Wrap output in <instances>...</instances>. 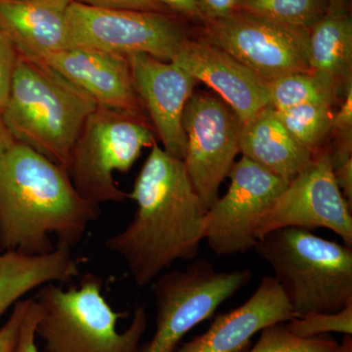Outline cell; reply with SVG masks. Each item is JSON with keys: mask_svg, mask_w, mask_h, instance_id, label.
Here are the masks:
<instances>
[{"mask_svg": "<svg viewBox=\"0 0 352 352\" xmlns=\"http://www.w3.org/2000/svg\"><path fill=\"white\" fill-rule=\"evenodd\" d=\"M129 198L138 204L133 219L105 247L124 259L134 283L143 288L175 261L198 256L205 210L182 160L157 142Z\"/></svg>", "mask_w": 352, "mask_h": 352, "instance_id": "cell-1", "label": "cell"}, {"mask_svg": "<svg viewBox=\"0 0 352 352\" xmlns=\"http://www.w3.org/2000/svg\"><path fill=\"white\" fill-rule=\"evenodd\" d=\"M100 208L78 193L68 171L17 142L0 155V251L41 256L73 248Z\"/></svg>", "mask_w": 352, "mask_h": 352, "instance_id": "cell-2", "label": "cell"}, {"mask_svg": "<svg viewBox=\"0 0 352 352\" xmlns=\"http://www.w3.org/2000/svg\"><path fill=\"white\" fill-rule=\"evenodd\" d=\"M97 107L54 69L20 55L1 116L17 142L67 170L76 138Z\"/></svg>", "mask_w": 352, "mask_h": 352, "instance_id": "cell-3", "label": "cell"}, {"mask_svg": "<svg viewBox=\"0 0 352 352\" xmlns=\"http://www.w3.org/2000/svg\"><path fill=\"white\" fill-rule=\"evenodd\" d=\"M275 273L295 317L337 314L352 302V248L309 229L286 227L254 248Z\"/></svg>", "mask_w": 352, "mask_h": 352, "instance_id": "cell-4", "label": "cell"}, {"mask_svg": "<svg viewBox=\"0 0 352 352\" xmlns=\"http://www.w3.org/2000/svg\"><path fill=\"white\" fill-rule=\"evenodd\" d=\"M102 285L89 273L67 291L56 283L38 288L36 333L44 352H138L147 329L146 307H136L131 325L119 332L117 323L124 314L111 307Z\"/></svg>", "mask_w": 352, "mask_h": 352, "instance_id": "cell-5", "label": "cell"}, {"mask_svg": "<svg viewBox=\"0 0 352 352\" xmlns=\"http://www.w3.org/2000/svg\"><path fill=\"white\" fill-rule=\"evenodd\" d=\"M156 143L147 120L97 107L85 120L69 155L72 183L83 200L94 207L129 198L117 186L116 171L127 173L144 147Z\"/></svg>", "mask_w": 352, "mask_h": 352, "instance_id": "cell-6", "label": "cell"}, {"mask_svg": "<svg viewBox=\"0 0 352 352\" xmlns=\"http://www.w3.org/2000/svg\"><path fill=\"white\" fill-rule=\"evenodd\" d=\"M251 278V270L219 271L205 258L160 275L153 282L156 330L138 352L175 351L189 331L212 317Z\"/></svg>", "mask_w": 352, "mask_h": 352, "instance_id": "cell-7", "label": "cell"}, {"mask_svg": "<svg viewBox=\"0 0 352 352\" xmlns=\"http://www.w3.org/2000/svg\"><path fill=\"white\" fill-rule=\"evenodd\" d=\"M190 38L184 25L170 14L98 8L72 1L64 50L94 48L124 56L144 53L171 61Z\"/></svg>", "mask_w": 352, "mask_h": 352, "instance_id": "cell-8", "label": "cell"}, {"mask_svg": "<svg viewBox=\"0 0 352 352\" xmlns=\"http://www.w3.org/2000/svg\"><path fill=\"white\" fill-rule=\"evenodd\" d=\"M204 24L201 38L226 51L263 82L310 69L309 30L239 10Z\"/></svg>", "mask_w": 352, "mask_h": 352, "instance_id": "cell-9", "label": "cell"}, {"mask_svg": "<svg viewBox=\"0 0 352 352\" xmlns=\"http://www.w3.org/2000/svg\"><path fill=\"white\" fill-rule=\"evenodd\" d=\"M182 126L186 135L183 163L205 212L219 199L240 153L243 122L220 97L194 92L185 105Z\"/></svg>", "mask_w": 352, "mask_h": 352, "instance_id": "cell-10", "label": "cell"}, {"mask_svg": "<svg viewBox=\"0 0 352 352\" xmlns=\"http://www.w3.org/2000/svg\"><path fill=\"white\" fill-rule=\"evenodd\" d=\"M228 177V191L203 219L204 240L219 256L254 250L261 219L289 183L245 156L234 163Z\"/></svg>", "mask_w": 352, "mask_h": 352, "instance_id": "cell-11", "label": "cell"}, {"mask_svg": "<svg viewBox=\"0 0 352 352\" xmlns=\"http://www.w3.org/2000/svg\"><path fill=\"white\" fill-rule=\"evenodd\" d=\"M351 207L336 182L330 150H325L288 183L261 219L258 238L277 229L326 228L352 248Z\"/></svg>", "mask_w": 352, "mask_h": 352, "instance_id": "cell-12", "label": "cell"}, {"mask_svg": "<svg viewBox=\"0 0 352 352\" xmlns=\"http://www.w3.org/2000/svg\"><path fill=\"white\" fill-rule=\"evenodd\" d=\"M126 57L134 87L164 151L183 161L186 153L183 111L198 80L173 61H163L144 53H132Z\"/></svg>", "mask_w": 352, "mask_h": 352, "instance_id": "cell-13", "label": "cell"}, {"mask_svg": "<svg viewBox=\"0 0 352 352\" xmlns=\"http://www.w3.org/2000/svg\"><path fill=\"white\" fill-rule=\"evenodd\" d=\"M41 61L80 88L98 107L147 120L126 56L75 47L51 53Z\"/></svg>", "mask_w": 352, "mask_h": 352, "instance_id": "cell-14", "label": "cell"}, {"mask_svg": "<svg viewBox=\"0 0 352 352\" xmlns=\"http://www.w3.org/2000/svg\"><path fill=\"white\" fill-rule=\"evenodd\" d=\"M171 61L199 82L212 88L243 122L270 106L266 82L226 51L203 38L187 39Z\"/></svg>", "mask_w": 352, "mask_h": 352, "instance_id": "cell-15", "label": "cell"}, {"mask_svg": "<svg viewBox=\"0 0 352 352\" xmlns=\"http://www.w3.org/2000/svg\"><path fill=\"white\" fill-rule=\"evenodd\" d=\"M295 318L277 280L264 276L256 292L239 307L215 317L207 332L173 352H241L256 333Z\"/></svg>", "mask_w": 352, "mask_h": 352, "instance_id": "cell-16", "label": "cell"}, {"mask_svg": "<svg viewBox=\"0 0 352 352\" xmlns=\"http://www.w3.org/2000/svg\"><path fill=\"white\" fill-rule=\"evenodd\" d=\"M73 0H0V29L22 56L41 61L64 50L66 15Z\"/></svg>", "mask_w": 352, "mask_h": 352, "instance_id": "cell-17", "label": "cell"}, {"mask_svg": "<svg viewBox=\"0 0 352 352\" xmlns=\"http://www.w3.org/2000/svg\"><path fill=\"white\" fill-rule=\"evenodd\" d=\"M239 149L243 156L288 182L316 157L292 138L270 106L243 122Z\"/></svg>", "mask_w": 352, "mask_h": 352, "instance_id": "cell-18", "label": "cell"}, {"mask_svg": "<svg viewBox=\"0 0 352 352\" xmlns=\"http://www.w3.org/2000/svg\"><path fill=\"white\" fill-rule=\"evenodd\" d=\"M78 261L72 248L57 244L41 256L0 252V317L23 296L48 283H66L78 276Z\"/></svg>", "mask_w": 352, "mask_h": 352, "instance_id": "cell-19", "label": "cell"}, {"mask_svg": "<svg viewBox=\"0 0 352 352\" xmlns=\"http://www.w3.org/2000/svg\"><path fill=\"white\" fill-rule=\"evenodd\" d=\"M310 69L320 72L346 94L352 87V22L346 10L329 11L310 30Z\"/></svg>", "mask_w": 352, "mask_h": 352, "instance_id": "cell-20", "label": "cell"}, {"mask_svg": "<svg viewBox=\"0 0 352 352\" xmlns=\"http://www.w3.org/2000/svg\"><path fill=\"white\" fill-rule=\"evenodd\" d=\"M270 106L285 110L302 104L333 105L339 94L335 83L320 72H298L266 82Z\"/></svg>", "mask_w": 352, "mask_h": 352, "instance_id": "cell-21", "label": "cell"}, {"mask_svg": "<svg viewBox=\"0 0 352 352\" xmlns=\"http://www.w3.org/2000/svg\"><path fill=\"white\" fill-rule=\"evenodd\" d=\"M275 112L286 131L298 144L315 157L325 151L322 147L333 129L335 113L333 105L302 104L285 110H275Z\"/></svg>", "mask_w": 352, "mask_h": 352, "instance_id": "cell-22", "label": "cell"}, {"mask_svg": "<svg viewBox=\"0 0 352 352\" xmlns=\"http://www.w3.org/2000/svg\"><path fill=\"white\" fill-rule=\"evenodd\" d=\"M328 9L327 0H240L237 7L243 12L309 31Z\"/></svg>", "mask_w": 352, "mask_h": 352, "instance_id": "cell-23", "label": "cell"}, {"mask_svg": "<svg viewBox=\"0 0 352 352\" xmlns=\"http://www.w3.org/2000/svg\"><path fill=\"white\" fill-rule=\"evenodd\" d=\"M287 322L261 331V337L248 352H338L340 344L328 335L302 338L289 330Z\"/></svg>", "mask_w": 352, "mask_h": 352, "instance_id": "cell-24", "label": "cell"}, {"mask_svg": "<svg viewBox=\"0 0 352 352\" xmlns=\"http://www.w3.org/2000/svg\"><path fill=\"white\" fill-rule=\"evenodd\" d=\"M289 330L302 338H312L329 333H352V302L337 314H307L287 322Z\"/></svg>", "mask_w": 352, "mask_h": 352, "instance_id": "cell-25", "label": "cell"}, {"mask_svg": "<svg viewBox=\"0 0 352 352\" xmlns=\"http://www.w3.org/2000/svg\"><path fill=\"white\" fill-rule=\"evenodd\" d=\"M20 54L10 38L0 29V113L6 108L11 82Z\"/></svg>", "mask_w": 352, "mask_h": 352, "instance_id": "cell-26", "label": "cell"}, {"mask_svg": "<svg viewBox=\"0 0 352 352\" xmlns=\"http://www.w3.org/2000/svg\"><path fill=\"white\" fill-rule=\"evenodd\" d=\"M38 316V303L34 298H28L27 308L21 324L19 337L14 352H41L36 342V328Z\"/></svg>", "mask_w": 352, "mask_h": 352, "instance_id": "cell-27", "label": "cell"}, {"mask_svg": "<svg viewBox=\"0 0 352 352\" xmlns=\"http://www.w3.org/2000/svg\"><path fill=\"white\" fill-rule=\"evenodd\" d=\"M73 1L85 4V6L98 7V8L170 13L168 8L162 6L157 0H73Z\"/></svg>", "mask_w": 352, "mask_h": 352, "instance_id": "cell-28", "label": "cell"}, {"mask_svg": "<svg viewBox=\"0 0 352 352\" xmlns=\"http://www.w3.org/2000/svg\"><path fill=\"white\" fill-rule=\"evenodd\" d=\"M27 305L28 298L16 303L8 320L0 328V352H14Z\"/></svg>", "mask_w": 352, "mask_h": 352, "instance_id": "cell-29", "label": "cell"}, {"mask_svg": "<svg viewBox=\"0 0 352 352\" xmlns=\"http://www.w3.org/2000/svg\"><path fill=\"white\" fill-rule=\"evenodd\" d=\"M199 2L204 17L207 20L224 17L235 12L240 0H199Z\"/></svg>", "mask_w": 352, "mask_h": 352, "instance_id": "cell-30", "label": "cell"}, {"mask_svg": "<svg viewBox=\"0 0 352 352\" xmlns=\"http://www.w3.org/2000/svg\"><path fill=\"white\" fill-rule=\"evenodd\" d=\"M170 12L182 14L191 18L205 20L199 0H157Z\"/></svg>", "mask_w": 352, "mask_h": 352, "instance_id": "cell-31", "label": "cell"}, {"mask_svg": "<svg viewBox=\"0 0 352 352\" xmlns=\"http://www.w3.org/2000/svg\"><path fill=\"white\" fill-rule=\"evenodd\" d=\"M333 176L342 195L352 206V157L344 163L333 166Z\"/></svg>", "mask_w": 352, "mask_h": 352, "instance_id": "cell-32", "label": "cell"}, {"mask_svg": "<svg viewBox=\"0 0 352 352\" xmlns=\"http://www.w3.org/2000/svg\"><path fill=\"white\" fill-rule=\"evenodd\" d=\"M15 142V139L7 129L4 120L2 119L1 113H0V155L6 152Z\"/></svg>", "mask_w": 352, "mask_h": 352, "instance_id": "cell-33", "label": "cell"}, {"mask_svg": "<svg viewBox=\"0 0 352 352\" xmlns=\"http://www.w3.org/2000/svg\"><path fill=\"white\" fill-rule=\"evenodd\" d=\"M338 352H352V338L351 335H346L340 344Z\"/></svg>", "mask_w": 352, "mask_h": 352, "instance_id": "cell-34", "label": "cell"}, {"mask_svg": "<svg viewBox=\"0 0 352 352\" xmlns=\"http://www.w3.org/2000/svg\"><path fill=\"white\" fill-rule=\"evenodd\" d=\"M329 11H342L344 9V0H327Z\"/></svg>", "mask_w": 352, "mask_h": 352, "instance_id": "cell-35", "label": "cell"}, {"mask_svg": "<svg viewBox=\"0 0 352 352\" xmlns=\"http://www.w3.org/2000/svg\"><path fill=\"white\" fill-rule=\"evenodd\" d=\"M7 1H20V0H7Z\"/></svg>", "mask_w": 352, "mask_h": 352, "instance_id": "cell-36", "label": "cell"}]
</instances>
